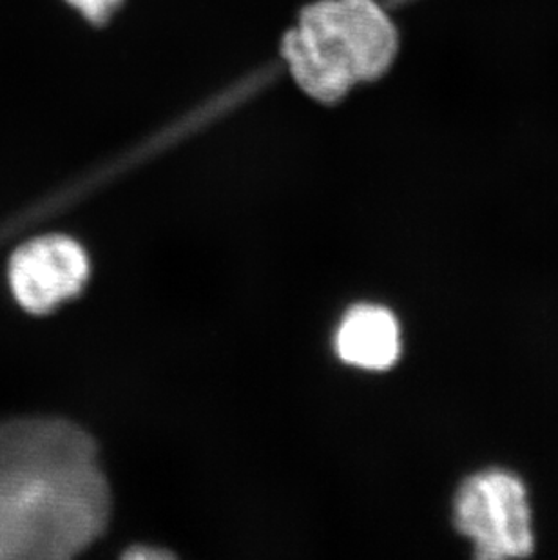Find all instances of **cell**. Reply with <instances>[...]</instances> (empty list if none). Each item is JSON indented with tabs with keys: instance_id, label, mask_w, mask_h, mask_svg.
<instances>
[{
	"instance_id": "cell-1",
	"label": "cell",
	"mask_w": 558,
	"mask_h": 560,
	"mask_svg": "<svg viewBox=\"0 0 558 560\" xmlns=\"http://www.w3.org/2000/svg\"><path fill=\"white\" fill-rule=\"evenodd\" d=\"M109 504L84 430L63 419L0 423V560L79 556L106 528Z\"/></svg>"
},
{
	"instance_id": "cell-2",
	"label": "cell",
	"mask_w": 558,
	"mask_h": 560,
	"mask_svg": "<svg viewBox=\"0 0 558 560\" xmlns=\"http://www.w3.org/2000/svg\"><path fill=\"white\" fill-rule=\"evenodd\" d=\"M397 49L394 22L375 0H317L281 43L295 84L322 104H336L356 85L381 79Z\"/></svg>"
},
{
	"instance_id": "cell-3",
	"label": "cell",
	"mask_w": 558,
	"mask_h": 560,
	"mask_svg": "<svg viewBox=\"0 0 558 560\" xmlns=\"http://www.w3.org/2000/svg\"><path fill=\"white\" fill-rule=\"evenodd\" d=\"M452 526L474 542V559H526L535 553L526 485L504 468L474 471L458 482Z\"/></svg>"
},
{
	"instance_id": "cell-4",
	"label": "cell",
	"mask_w": 558,
	"mask_h": 560,
	"mask_svg": "<svg viewBox=\"0 0 558 560\" xmlns=\"http://www.w3.org/2000/svg\"><path fill=\"white\" fill-rule=\"evenodd\" d=\"M90 276L84 249L66 236H44L11 256L10 285L16 302L44 314L82 291Z\"/></svg>"
},
{
	"instance_id": "cell-5",
	"label": "cell",
	"mask_w": 558,
	"mask_h": 560,
	"mask_svg": "<svg viewBox=\"0 0 558 560\" xmlns=\"http://www.w3.org/2000/svg\"><path fill=\"white\" fill-rule=\"evenodd\" d=\"M336 347L348 365L386 371L399 358V325L385 307L358 305L339 325Z\"/></svg>"
},
{
	"instance_id": "cell-6",
	"label": "cell",
	"mask_w": 558,
	"mask_h": 560,
	"mask_svg": "<svg viewBox=\"0 0 558 560\" xmlns=\"http://www.w3.org/2000/svg\"><path fill=\"white\" fill-rule=\"evenodd\" d=\"M66 2L91 24H106L124 0H66Z\"/></svg>"
},
{
	"instance_id": "cell-7",
	"label": "cell",
	"mask_w": 558,
	"mask_h": 560,
	"mask_svg": "<svg viewBox=\"0 0 558 560\" xmlns=\"http://www.w3.org/2000/svg\"><path fill=\"white\" fill-rule=\"evenodd\" d=\"M168 556V553H164V551L154 550V551H142V553H138V551H131L129 553V557H132V559H137V557H165Z\"/></svg>"
}]
</instances>
